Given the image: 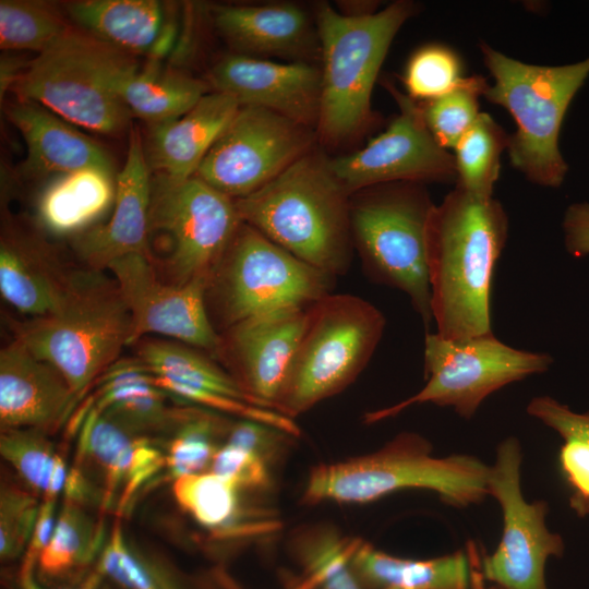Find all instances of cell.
<instances>
[{
	"mask_svg": "<svg viewBox=\"0 0 589 589\" xmlns=\"http://www.w3.org/2000/svg\"><path fill=\"white\" fill-rule=\"evenodd\" d=\"M508 226L506 211L493 195H477L455 185L434 205L425 251L438 335L462 339L492 333V279Z\"/></svg>",
	"mask_w": 589,
	"mask_h": 589,
	"instance_id": "obj_1",
	"label": "cell"
},
{
	"mask_svg": "<svg viewBox=\"0 0 589 589\" xmlns=\"http://www.w3.org/2000/svg\"><path fill=\"white\" fill-rule=\"evenodd\" d=\"M350 201L328 158L311 151L235 204L243 223L336 278L351 261Z\"/></svg>",
	"mask_w": 589,
	"mask_h": 589,
	"instance_id": "obj_2",
	"label": "cell"
},
{
	"mask_svg": "<svg viewBox=\"0 0 589 589\" xmlns=\"http://www.w3.org/2000/svg\"><path fill=\"white\" fill-rule=\"evenodd\" d=\"M417 12L418 4L409 0L363 15L317 5L322 89L315 132L321 142L338 145L371 125V97L382 64L395 36Z\"/></svg>",
	"mask_w": 589,
	"mask_h": 589,
	"instance_id": "obj_3",
	"label": "cell"
},
{
	"mask_svg": "<svg viewBox=\"0 0 589 589\" xmlns=\"http://www.w3.org/2000/svg\"><path fill=\"white\" fill-rule=\"evenodd\" d=\"M431 444L416 433H402L377 452L314 467L302 501L363 504L390 493L430 490L452 506L480 502L488 491L489 468L469 455L434 457Z\"/></svg>",
	"mask_w": 589,
	"mask_h": 589,
	"instance_id": "obj_4",
	"label": "cell"
},
{
	"mask_svg": "<svg viewBox=\"0 0 589 589\" xmlns=\"http://www.w3.org/2000/svg\"><path fill=\"white\" fill-rule=\"evenodd\" d=\"M493 83L483 97L506 109L516 124L508 135L510 165L533 184L558 188L568 171L558 137L570 101L589 76V57L564 65L522 62L481 41Z\"/></svg>",
	"mask_w": 589,
	"mask_h": 589,
	"instance_id": "obj_5",
	"label": "cell"
},
{
	"mask_svg": "<svg viewBox=\"0 0 589 589\" xmlns=\"http://www.w3.org/2000/svg\"><path fill=\"white\" fill-rule=\"evenodd\" d=\"M139 67L135 56L72 25L31 60L12 89L17 99L38 103L72 124L118 135L132 118L119 85Z\"/></svg>",
	"mask_w": 589,
	"mask_h": 589,
	"instance_id": "obj_6",
	"label": "cell"
},
{
	"mask_svg": "<svg viewBox=\"0 0 589 589\" xmlns=\"http://www.w3.org/2000/svg\"><path fill=\"white\" fill-rule=\"evenodd\" d=\"M130 336V312L116 281L88 269L71 274L60 308L22 324L15 339L57 369L77 399L118 360Z\"/></svg>",
	"mask_w": 589,
	"mask_h": 589,
	"instance_id": "obj_7",
	"label": "cell"
},
{
	"mask_svg": "<svg viewBox=\"0 0 589 589\" xmlns=\"http://www.w3.org/2000/svg\"><path fill=\"white\" fill-rule=\"evenodd\" d=\"M386 320L371 302L328 293L310 305L275 411L294 419L350 385L380 344Z\"/></svg>",
	"mask_w": 589,
	"mask_h": 589,
	"instance_id": "obj_8",
	"label": "cell"
},
{
	"mask_svg": "<svg viewBox=\"0 0 589 589\" xmlns=\"http://www.w3.org/2000/svg\"><path fill=\"white\" fill-rule=\"evenodd\" d=\"M434 203L425 184L393 182L351 195L353 248L368 275L404 292L425 328L433 322L426 268V225Z\"/></svg>",
	"mask_w": 589,
	"mask_h": 589,
	"instance_id": "obj_9",
	"label": "cell"
},
{
	"mask_svg": "<svg viewBox=\"0 0 589 589\" xmlns=\"http://www.w3.org/2000/svg\"><path fill=\"white\" fill-rule=\"evenodd\" d=\"M334 284L335 277L242 221L208 283L206 304L226 329L256 315L310 306Z\"/></svg>",
	"mask_w": 589,
	"mask_h": 589,
	"instance_id": "obj_10",
	"label": "cell"
},
{
	"mask_svg": "<svg viewBox=\"0 0 589 589\" xmlns=\"http://www.w3.org/2000/svg\"><path fill=\"white\" fill-rule=\"evenodd\" d=\"M423 359L428 378L423 388L390 407L368 412L366 423L426 402L450 407L461 418L470 419L488 396L508 384L544 373L553 363L551 354L514 348L493 332L462 339L428 332Z\"/></svg>",
	"mask_w": 589,
	"mask_h": 589,
	"instance_id": "obj_11",
	"label": "cell"
},
{
	"mask_svg": "<svg viewBox=\"0 0 589 589\" xmlns=\"http://www.w3.org/2000/svg\"><path fill=\"white\" fill-rule=\"evenodd\" d=\"M241 224L235 200L196 176L152 173L149 237L170 241L171 283H209Z\"/></svg>",
	"mask_w": 589,
	"mask_h": 589,
	"instance_id": "obj_12",
	"label": "cell"
},
{
	"mask_svg": "<svg viewBox=\"0 0 589 589\" xmlns=\"http://www.w3.org/2000/svg\"><path fill=\"white\" fill-rule=\"evenodd\" d=\"M313 128L274 111L241 106L195 176L236 200L247 196L310 153Z\"/></svg>",
	"mask_w": 589,
	"mask_h": 589,
	"instance_id": "obj_13",
	"label": "cell"
},
{
	"mask_svg": "<svg viewBox=\"0 0 589 589\" xmlns=\"http://www.w3.org/2000/svg\"><path fill=\"white\" fill-rule=\"evenodd\" d=\"M520 466L519 442L508 437L489 468L488 491L502 508L503 532L497 549L483 558L482 574L500 589H548L545 564L551 556H562L564 543L545 525L546 503L524 497Z\"/></svg>",
	"mask_w": 589,
	"mask_h": 589,
	"instance_id": "obj_14",
	"label": "cell"
},
{
	"mask_svg": "<svg viewBox=\"0 0 589 589\" xmlns=\"http://www.w3.org/2000/svg\"><path fill=\"white\" fill-rule=\"evenodd\" d=\"M386 88L399 111L384 132L359 151L328 158V166L346 191L393 183H456L455 158L441 147L426 128L421 104L397 89Z\"/></svg>",
	"mask_w": 589,
	"mask_h": 589,
	"instance_id": "obj_15",
	"label": "cell"
},
{
	"mask_svg": "<svg viewBox=\"0 0 589 589\" xmlns=\"http://www.w3.org/2000/svg\"><path fill=\"white\" fill-rule=\"evenodd\" d=\"M107 268L130 312V345L155 334L216 353L220 334L206 304L207 280L164 283L156 275L151 257L143 253L119 257Z\"/></svg>",
	"mask_w": 589,
	"mask_h": 589,
	"instance_id": "obj_16",
	"label": "cell"
},
{
	"mask_svg": "<svg viewBox=\"0 0 589 589\" xmlns=\"http://www.w3.org/2000/svg\"><path fill=\"white\" fill-rule=\"evenodd\" d=\"M309 308H288L249 317L220 334L215 354L263 408L275 410L305 328Z\"/></svg>",
	"mask_w": 589,
	"mask_h": 589,
	"instance_id": "obj_17",
	"label": "cell"
},
{
	"mask_svg": "<svg viewBox=\"0 0 589 589\" xmlns=\"http://www.w3.org/2000/svg\"><path fill=\"white\" fill-rule=\"evenodd\" d=\"M207 82L240 106L264 108L316 129L322 76L321 68L310 62H277L233 52L212 67Z\"/></svg>",
	"mask_w": 589,
	"mask_h": 589,
	"instance_id": "obj_18",
	"label": "cell"
},
{
	"mask_svg": "<svg viewBox=\"0 0 589 589\" xmlns=\"http://www.w3.org/2000/svg\"><path fill=\"white\" fill-rule=\"evenodd\" d=\"M139 358L165 392L204 409L229 413L289 432L293 421L259 406L237 381L208 357L182 342L147 340Z\"/></svg>",
	"mask_w": 589,
	"mask_h": 589,
	"instance_id": "obj_19",
	"label": "cell"
},
{
	"mask_svg": "<svg viewBox=\"0 0 589 589\" xmlns=\"http://www.w3.org/2000/svg\"><path fill=\"white\" fill-rule=\"evenodd\" d=\"M125 163L117 173L113 211L100 223L72 238L74 251L89 269L101 271L124 255H149V204L152 172L137 128L129 133Z\"/></svg>",
	"mask_w": 589,
	"mask_h": 589,
	"instance_id": "obj_20",
	"label": "cell"
},
{
	"mask_svg": "<svg viewBox=\"0 0 589 589\" xmlns=\"http://www.w3.org/2000/svg\"><path fill=\"white\" fill-rule=\"evenodd\" d=\"M76 397L62 374L15 339L0 351V425L44 432L59 425Z\"/></svg>",
	"mask_w": 589,
	"mask_h": 589,
	"instance_id": "obj_21",
	"label": "cell"
},
{
	"mask_svg": "<svg viewBox=\"0 0 589 589\" xmlns=\"http://www.w3.org/2000/svg\"><path fill=\"white\" fill-rule=\"evenodd\" d=\"M215 28L235 53L285 57L293 61L317 53L316 24L293 3L215 5L211 9Z\"/></svg>",
	"mask_w": 589,
	"mask_h": 589,
	"instance_id": "obj_22",
	"label": "cell"
},
{
	"mask_svg": "<svg viewBox=\"0 0 589 589\" xmlns=\"http://www.w3.org/2000/svg\"><path fill=\"white\" fill-rule=\"evenodd\" d=\"M72 25L132 56L161 60L172 48L177 22L157 0H77L63 4Z\"/></svg>",
	"mask_w": 589,
	"mask_h": 589,
	"instance_id": "obj_23",
	"label": "cell"
},
{
	"mask_svg": "<svg viewBox=\"0 0 589 589\" xmlns=\"http://www.w3.org/2000/svg\"><path fill=\"white\" fill-rule=\"evenodd\" d=\"M77 453L103 478V505L120 497L128 501L165 467V455L145 436L136 435L95 408L85 414L79 434Z\"/></svg>",
	"mask_w": 589,
	"mask_h": 589,
	"instance_id": "obj_24",
	"label": "cell"
},
{
	"mask_svg": "<svg viewBox=\"0 0 589 589\" xmlns=\"http://www.w3.org/2000/svg\"><path fill=\"white\" fill-rule=\"evenodd\" d=\"M240 107L233 96L213 91L180 118L147 125L143 146L151 172L176 179L195 176Z\"/></svg>",
	"mask_w": 589,
	"mask_h": 589,
	"instance_id": "obj_25",
	"label": "cell"
},
{
	"mask_svg": "<svg viewBox=\"0 0 589 589\" xmlns=\"http://www.w3.org/2000/svg\"><path fill=\"white\" fill-rule=\"evenodd\" d=\"M5 112L26 143L21 170L27 177L49 178L88 167L115 171L110 154L99 143L43 105L16 99Z\"/></svg>",
	"mask_w": 589,
	"mask_h": 589,
	"instance_id": "obj_26",
	"label": "cell"
},
{
	"mask_svg": "<svg viewBox=\"0 0 589 589\" xmlns=\"http://www.w3.org/2000/svg\"><path fill=\"white\" fill-rule=\"evenodd\" d=\"M241 490L231 480L212 471L173 480L178 505L197 524L221 539L253 538L278 528L276 513L262 505H245Z\"/></svg>",
	"mask_w": 589,
	"mask_h": 589,
	"instance_id": "obj_27",
	"label": "cell"
},
{
	"mask_svg": "<svg viewBox=\"0 0 589 589\" xmlns=\"http://www.w3.org/2000/svg\"><path fill=\"white\" fill-rule=\"evenodd\" d=\"M33 237L14 230L0 242V292L19 312L33 318L49 315L62 304L71 280Z\"/></svg>",
	"mask_w": 589,
	"mask_h": 589,
	"instance_id": "obj_28",
	"label": "cell"
},
{
	"mask_svg": "<svg viewBox=\"0 0 589 589\" xmlns=\"http://www.w3.org/2000/svg\"><path fill=\"white\" fill-rule=\"evenodd\" d=\"M115 171L88 167L51 177L39 193L36 216L47 232L74 238L113 207L117 193Z\"/></svg>",
	"mask_w": 589,
	"mask_h": 589,
	"instance_id": "obj_29",
	"label": "cell"
},
{
	"mask_svg": "<svg viewBox=\"0 0 589 589\" xmlns=\"http://www.w3.org/2000/svg\"><path fill=\"white\" fill-rule=\"evenodd\" d=\"M351 563L366 589H469L472 582L470 560L461 551L410 560L358 540Z\"/></svg>",
	"mask_w": 589,
	"mask_h": 589,
	"instance_id": "obj_30",
	"label": "cell"
},
{
	"mask_svg": "<svg viewBox=\"0 0 589 589\" xmlns=\"http://www.w3.org/2000/svg\"><path fill=\"white\" fill-rule=\"evenodd\" d=\"M209 89L208 83L147 59L120 83L118 93L132 117L149 125L180 118Z\"/></svg>",
	"mask_w": 589,
	"mask_h": 589,
	"instance_id": "obj_31",
	"label": "cell"
},
{
	"mask_svg": "<svg viewBox=\"0 0 589 589\" xmlns=\"http://www.w3.org/2000/svg\"><path fill=\"white\" fill-rule=\"evenodd\" d=\"M106 542L101 519L86 505L64 498L48 545L39 555V575L50 581L80 580L98 561Z\"/></svg>",
	"mask_w": 589,
	"mask_h": 589,
	"instance_id": "obj_32",
	"label": "cell"
},
{
	"mask_svg": "<svg viewBox=\"0 0 589 589\" xmlns=\"http://www.w3.org/2000/svg\"><path fill=\"white\" fill-rule=\"evenodd\" d=\"M95 566L121 589H191L168 561L130 540L120 521L111 527Z\"/></svg>",
	"mask_w": 589,
	"mask_h": 589,
	"instance_id": "obj_33",
	"label": "cell"
},
{
	"mask_svg": "<svg viewBox=\"0 0 589 589\" xmlns=\"http://www.w3.org/2000/svg\"><path fill=\"white\" fill-rule=\"evenodd\" d=\"M358 540L342 537L327 525L304 527L291 539L296 558L311 589H366L351 557Z\"/></svg>",
	"mask_w": 589,
	"mask_h": 589,
	"instance_id": "obj_34",
	"label": "cell"
},
{
	"mask_svg": "<svg viewBox=\"0 0 589 589\" xmlns=\"http://www.w3.org/2000/svg\"><path fill=\"white\" fill-rule=\"evenodd\" d=\"M47 432L36 429L1 430L0 454L35 495L57 498L63 491L67 470Z\"/></svg>",
	"mask_w": 589,
	"mask_h": 589,
	"instance_id": "obj_35",
	"label": "cell"
},
{
	"mask_svg": "<svg viewBox=\"0 0 589 589\" xmlns=\"http://www.w3.org/2000/svg\"><path fill=\"white\" fill-rule=\"evenodd\" d=\"M231 423L203 409H180L165 454V467L176 480L211 469Z\"/></svg>",
	"mask_w": 589,
	"mask_h": 589,
	"instance_id": "obj_36",
	"label": "cell"
},
{
	"mask_svg": "<svg viewBox=\"0 0 589 589\" xmlns=\"http://www.w3.org/2000/svg\"><path fill=\"white\" fill-rule=\"evenodd\" d=\"M508 135L491 115L481 112L454 149L455 185L482 196H492L500 177L501 155Z\"/></svg>",
	"mask_w": 589,
	"mask_h": 589,
	"instance_id": "obj_37",
	"label": "cell"
},
{
	"mask_svg": "<svg viewBox=\"0 0 589 589\" xmlns=\"http://www.w3.org/2000/svg\"><path fill=\"white\" fill-rule=\"evenodd\" d=\"M57 4L40 0L0 1V47L40 53L71 26Z\"/></svg>",
	"mask_w": 589,
	"mask_h": 589,
	"instance_id": "obj_38",
	"label": "cell"
},
{
	"mask_svg": "<svg viewBox=\"0 0 589 589\" xmlns=\"http://www.w3.org/2000/svg\"><path fill=\"white\" fill-rule=\"evenodd\" d=\"M488 85L481 75L466 76L454 91L420 103L426 128L441 147L453 149L473 125L481 113L479 98Z\"/></svg>",
	"mask_w": 589,
	"mask_h": 589,
	"instance_id": "obj_39",
	"label": "cell"
},
{
	"mask_svg": "<svg viewBox=\"0 0 589 589\" xmlns=\"http://www.w3.org/2000/svg\"><path fill=\"white\" fill-rule=\"evenodd\" d=\"M462 68L457 52L445 45L420 47L410 56L404 71L406 94L422 103L438 98L464 82Z\"/></svg>",
	"mask_w": 589,
	"mask_h": 589,
	"instance_id": "obj_40",
	"label": "cell"
},
{
	"mask_svg": "<svg viewBox=\"0 0 589 589\" xmlns=\"http://www.w3.org/2000/svg\"><path fill=\"white\" fill-rule=\"evenodd\" d=\"M99 412L131 433L143 436L173 428L180 409L167 406L165 390L156 385L154 376L152 381L128 388Z\"/></svg>",
	"mask_w": 589,
	"mask_h": 589,
	"instance_id": "obj_41",
	"label": "cell"
},
{
	"mask_svg": "<svg viewBox=\"0 0 589 589\" xmlns=\"http://www.w3.org/2000/svg\"><path fill=\"white\" fill-rule=\"evenodd\" d=\"M284 450L224 442L209 471L231 480L245 492L267 493L274 481L275 465Z\"/></svg>",
	"mask_w": 589,
	"mask_h": 589,
	"instance_id": "obj_42",
	"label": "cell"
},
{
	"mask_svg": "<svg viewBox=\"0 0 589 589\" xmlns=\"http://www.w3.org/2000/svg\"><path fill=\"white\" fill-rule=\"evenodd\" d=\"M27 488L2 481L0 488V560L11 562L24 555L40 506Z\"/></svg>",
	"mask_w": 589,
	"mask_h": 589,
	"instance_id": "obj_43",
	"label": "cell"
},
{
	"mask_svg": "<svg viewBox=\"0 0 589 589\" xmlns=\"http://www.w3.org/2000/svg\"><path fill=\"white\" fill-rule=\"evenodd\" d=\"M527 412L556 431L565 441L575 440L589 446V412H574L550 396L532 398Z\"/></svg>",
	"mask_w": 589,
	"mask_h": 589,
	"instance_id": "obj_44",
	"label": "cell"
},
{
	"mask_svg": "<svg viewBox=\"0 0 589 589\" xmlns=\"http://www.w3.org/2000/svg\"><path fill=\"white\" fill-rule=\"evenodd\" d=\"M560 462L567 481L575 489L574 495L589 498V446L575 440L565 441Z\"/></svg>",
	"mask_w": 589,
	"mask_h": 589,
	"instance_id": "obj_45",
	"label": "cell"
},
{
	"mask_svg": "<svg viewBox=\"0 0 589 589\" xmlns=\"http://www.w3.org/2000/svg\"><path fill=\"white\" fill-rule=\"evenodd\" d=\"M57 498H43L40 502L37 520L28 546L23 555L20 573H34L39 555L48 545L58 515L56 514Z\"/></svg>",
	"mask_w": 589,
	"mask_h": 589,
	"instance_id": "obj_46",
	"label": "cell"
},
{
	"mask_svg": "<svg viewBox=\"0 0 589 589\" xmlns=\"http://www.w3.org/2000/svg\"><path fill=\"white\" fill-rule=\"evenodd\" d=\"M564 244L574 257L589 254V203H575L567 207L563 223Z\"/></svg>",
	"mask_w": 589,
	"mask_h": 589,
	"instance_id": "obj_47",
	"label": "cell"
},
{
	"mask_svg": "<svg viewBox=\"0 0 589 589\" xmlns=\"http://www.w3.org/2000/svg\"><path fill=\"white\" fill-rule=\"evenodd\" d=\"M32 60V59H31ZM31 60H27L14 51H4L0 58V98L3 100V95L13 88L22 74L28 68Z\"/></svg>",
	"mask_w": 589,
	"mask_h": 589,
	"instance_id": "obj_48",
	"label": "cell"
},
{
	"mask_svg": "<svg viewBox=\"0 0 589 589\" xmlns=\"http://www.w3.org/2000/svg\"><path fill=\"white\" fill-rule=\"evenodd\" d=\"M103 579L100 575L93 570L77 587L64 589H108L103 586ZM17 585L20 589H58L38 584L34 577V573H19Z\"/></svg>",
	"mask_w": 589,
	"mask_h": 589,
	"instance_id": "obj_49",
	"label": "cell"
},
{
	"mask_svg": "<svg viewBox=\"0 0 589 589\" xmlns=\"http://www.w3.org/2000/svg\"><path fill=\"white\" fill-rule=\"evenodd\" d=\"M570 506L576 510L579 515H588L589 514V498H581L576 495H573L570 498Z\"/></svg>",
	"mask_w": 589,
	"mask_h": 589,
	"instance_id": "obj_50",
	"label": "cell"
},
{
	"mask_svg": "<svg viewBox=\"0 0 589 589\" xmlns=\"http://www.w3.org/2000/svg\"><path fill=\"white\" fill-rule=\"evenodd\" d=\"M308 589H311V588H308Z\"/></svg>",
	"mask_w": 589,
	"mask_h": 589,
	"instance_id": "obj_51",
	"label": "cell"
}]
</instances>
